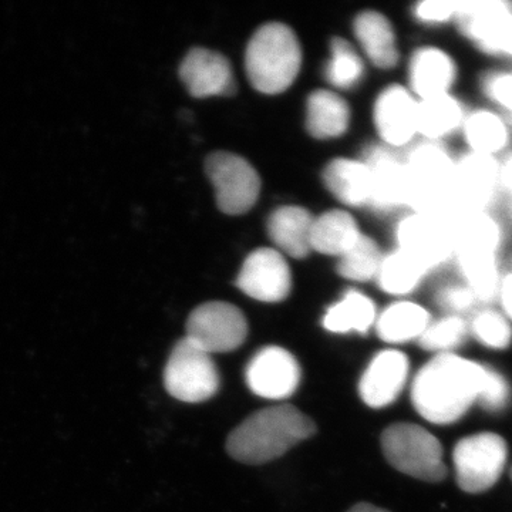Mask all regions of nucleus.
Returning <instances> with one entry per match:
<instances>
[{"mask_svg": "<svg viewBox=\"0 0 512 512\" xmlns=\"http://www.w3.org/2000/svg\"><path fill=\"white\" fill-rule=\"evenodd\" d=\"M410 87L417 100L454 93L460 67L456 57L439 46H423L410 60Z\"/></svg>", "mask_w": 512, "mask_h": 512, "instance_id": "16", "label": "nucleus"}, {"mask_svg": "<svg viewBox=\"0 0 512 512\" xmlns=\"http://www.w3.org/2000/svg\"><path fill=\"white\" fill-rule=\"evenodd\" d=\"M409 369V359L399 350L380 352L360 379L359 393L363 402L372 409L392 404L406 386Z\"/></svg>", "mask_w": 512, "mask_h": 512, "instance_id": "18", "label": "nucleus"}, {"mask_svg": "<svg viewBox=\"0 0 512 512\" xmlns=\"http://www.w3.org/2000/svg\"><path fill=\"white\" fill-rule=\"evenodd\" d=\"M511 400V389L507 379L494 367L484 366V379L477 402L487 412H503Z\"/></svg>", "mask_w": 512, "mask_h": 512, "instance_id": "35", "label": "nucleus"}, {"mask_svg": "<svg viewBox=\"0 0 512 512\" xmlns=\"http://www.w3.org/2000/svg\"><path fill=\"white\" fill-rule=\"evenodd\" d=\"M362 232L352 215L345 211H329L313 218L311 248L320 254L342 256L348 252Z\"/></svg>", "mask_w": 512, "mask_h": 512, "instance_id": "25", "label": "nucleus"}, {"mask_svg": "<svg viewBox=\"0 0 512 512\" xmlns=\"http://www.w3.org/2000/svg\"><path fill=\"white\" fill-rule=\"evenodd\" d=\"M453 200L454 215L503 210L505 198L500 160L467 151L457 154Z\"/></svg>", "mask_w": 512, "mask_h": 512, "instance_id": "7", "label": "nucleus"}, {"mask_svg": "<svg viewBox=\"0 0 512 512\" xmlns=\"http://www.w3.org/2000/svg\"><path fill=\"white\" fill-rule=\"evenodd\" d=\"M468 332V322L461 316L446 315L439 320H431L419 338L421 348L429 352L451 353L463 345Z\"/></svg>", "mask_w": 512, "mask_h": 512, "instance_id": "34", "label": "nucleus"}, {"mask_svg": "<svg viewBox=\"0 0 512 512\" xmlns=\"http://www.w3.org/2000/svg\"><path fill=\"white\" fill-rule=\"evenodd\" d=\"M490 64H512V19L498 43L493 63Z\"/></svg>", "mask_w": 512, "mask_h": 512, "instance_id": "39", "label": "nucleus"}, {"mask_svg": "<svg viewBox=\"0 0 512 512\" xmlns=\"http://www.w3.org/2000/svg\"><path fill=\"white\" fill-rule=\"evenodd\" d=\"M468 329L481 345L490 349L504 350L512 343V323L493 305L477 308Z\"/></svg>", "mask_w": 512, "mask_h": 512, "instance_id": "31", "label": "nucleus"}, {"mask_svg": "<svg viewBox=\"0 0 512 512\" xmlns=\"http://www.w3.org/2000/svg\"><path fill=\"white\" fill-rule=\"evenodd\" d=\"M205 171L215 188L217 204L222 212L241 215L251 210L261 192V180L255 168L237 154H211L205 161Z\"/></svg>", "mask_w": 512, "mask_h": 512, "instance_id": "9", "label": "nucleus"}, {"mask_svg": "<svg viewBox=\"0 0 512 512\" xmlns=\"http://www.w3.org/2000/svg\"><path fill=\"white\" fill-rule=\"evenodd\" d=\"M298 37L282 23H268L256 30L245 53L249 82L264 94L284 93L301 70Z\"/></svg>", "mask_w": 512, "mask_h": 512, "instance_id": "4", "label": "nucleus"}, {"mask_svg": "<svg viewBox=\"0 0 512 512\" xmlns=\"http://www.w3.org/2000/svg\"><path fill=\"white\" fill-rule=\"evenodd\" d=\"M357 40L370 62L380 69H392L399 60L396 39L389 20L377 12H363L355 20Z\"/></svg>", "mask_w": 512, "mask_h": 512, "instance_id": "24", "label": "nucleus"}, {"mask_svg": "<svg viewBox=\"0 0 512 512\" xmlns=\"http://www.w3.org/2000/svg\"><path fill=\"white\" fill-rule=\"evenodd\" d=\"M427 275L429 272L416 259L397 249L396 252L382 259L377 279L384 292L392 295H407L420 286Z\"/></svg>", "mask_w": 512, "mask_h": 512, "instance_id": "29", "label": "nucleus"}, {"mask_svg": "<svg viewBox=\"0 0 512 512\" xmlns=\"http://www.w3.org/2000/svg\"><path fill=\"white\" fill-rule=\"evenodd\" d=\"M436 302L446 315L461 316V318L481 306L473 291L461 281L441 286L436 295Z\"/></svg>", "mask_w": 512, "mask_h": 512, "instance_id": "36", "label": "nucleus"}, {"mask_svg": "<svg viewBox=\"0 0 512 512\" xmlns=\"http://www.w3.org/2000/svg\"><path fill=\"white\" fill-rule=\"evenodd\" d=\"M339 258V275L356 282L376 278L383 259L376 242L363 234L357 239L356 244Z\"/></svg>", "mask_w": 512, "mask_h": 512, "instance_id": "32", "label": "nucleus"}, {"mask_svg": "<svg viewBox=\"0 0 512 512\" xmlns=\"http://www.w3.org/2000/svg\"><path fill=\"white\" fill-rule=\"evenodd\" d=\"M481 103L508 117L512 126V64H490L477 77Z\"/></svg>", "mask_w": 512, "mask_h": 512, "instance_id": "30", "label": "nucleus"}, {"mask_svg": "<svg viewBox=\"0 0 512 512\" xmlns=\"http://www.w3.org/2000/svg\"><path fill=\"white\" fill-rule=\"evenodd\" d=\"M484 365L454 355H437L414 377V409L434 424L456 423L477 402Z\"/></svg>", "mask_w": 512, "mask_h": 512, "instance_id": "1", "label": "nucleus"}, {"mask_svg": "<svg viewBox=\"0 0 512 512\" xmlns=\"http://www.w3.org/2000/svg\"><path fill=\"white\" fill-rule=\"evenodd\" d=\"M464 151L501 160L512 150V126L501 111L481 103L470 107L460 131Z\"/></svg>", "mask_w": 512, "mask_h": 512, "instance_id": "15", "label": "nucleus"}, {"mask_svg": "<svg viewBox=\"0 0 512 512\" xmlns=\"http://www.w3.org/2000/svg\"><path fill=\"white\" fill-rule=\"evenodd\" d=\"M348 512H390L384 510V508L376 507V505L360 503L356 504L355 507L350 508Z\"/></svg>", "mask_w": 512, "mask_h": 512, "instance_id": "41", "label": "nucleus"}, {"mask_svg": "<svg viewBox=\"0 0 512 512\" xmlns=\"http://www.w3.org/2000/svg\"><path fill=\"white\" fill-rule=\"evenodd\" d=\"M501 212H503L505 221H507L508 227H510L512 232V200L504 202V207Z\"/></svg>", "mask_w": 512, "mask_h": 512, "instance_id": "42", "label": "nucleus"}, {"mask_svg": "<svg viewBox=\"0 0 512 512\" xmlns=\"http://www.w3.org/2000/svg\"><path fill=\"white\" fill-rule=\"evenodd\" d=\"M375 322V303L357 291L346 293L342 301L330 306L323 316V328L332 333L357 332L365 335Z\"/></svg>", "mask_w": 512, "mask_h": 512, "instance_id": "28", "label": "nucleus"}, {"mask_svg": "<svg viewBox=\"0 0 512 512\" xmlns=\"http://www.w3.org/2000/svg\"><path fill=\"white\" fill-rule=\"evenodd\" d=\"M313 217L305 208L282 207L269 217V237L276 247L292 258H305L312 251Z\"/></svg>", "mask_w": 512, "mask_h": 512, "instance_id": "22", "label": "nucleus"}, {"mask_svg": "<svg viewBox=\"0 0 512 512\" xmlns=\"http://www.w3.org/2000/svg\"><path fill=\"white\" fill-rule=\"evenodd\" d=\"M507 266H508V268H512V248H511V251L508 252Z\"/></svg>", "mask_w": 512, "mask_h": 512, "instance_id": "43", "label": "nucleus"}, {"mask_svg": "<svg viewBox=\"0 0 512 512\" xmlns=\"http://www.w3.org/2000/svg\"><path fill=\"white\" fill-rule=\"evenodd\" d=\"M456 154L447 144L420 141L403 158L406 207L416 214L450 221L454 215L453 185Z\"/></svg>", "mask_w": 512, "mask_h": 512, "instance_id": "3", "label": "nucleus"}, {"mask_svg": "<svg viewBox=\"0 0 512 512\" xmlns=\"http://www.w3.org/2000/svg\"><path fill=\"white\" fill-rule=\"evenodd\" d=\"M180 76L188 92L198 99L235 93L231 64L212 50L192 49L181 63Z\"/></svg>", "mask_w": 512, "mask_h": 512, "instance_id": "19", "label": "nucleus"}, {"mask_svg": "<svg viewBox=\"0 0 512 512\" xmlns=\"http://www.w3.org/2000/svg\"><path fill=\"white\" fill-rule=\"evenodd\" d=\"M247 335V319L237 306L227 302H208L191 312L185 338L211 355L238 349Z\"/></svg>", "mask_w": 512, "mask_h": 512, "instance_id": "10", "label": "nucleus"}, {"mask_svg": "<svg viewBox=\"0 0 512 512\" xmlns=\"http://www.w3.org/2000/svg\"><path fill=\"white\" fill-rule=\"evenodd\" d=\"M350 110L346 101L328 90H316L308 100L306 126L319 140L342 136L348 130Z\"/></svg>", "mask_w": 512, "mask_h": 512, "instance_id": "26", "label": "nucleus"}, {"mask_svg": "<svg viewBox=\"0 0 512 512\" xmlns=\"http://www.w3.org/2000/svg\"><path fill=\"white\" fill-rule=\"evenodd\" d=\"M511 477H512V471H511Z\"/></svg>", "mask_w": 512, "mask_h": 512, "instance_id": "44", "label": "nucleus"}, {"mask_svg": "<svg viewBox=\"0 0 512 512\" xmlns=\"http://www.w3.org/2000/svg\"><path fill=\"white\" fill-rule=\"evenodd\" d=\"M249 389L264 399H288L298 390L301 367L288 350L268 346L259 350L245 372Z\"/></svg>", "mask_w": 512, "mask_h": 512, "instance_id": "14", "label": "nucleus"}, {"mask_svg": "<svg viewBox=\"0 0 512 512\" xmlns=\"http://www.w3.org/2000/svg\"><path fill=\"white\" fill-rule=\"evenodd\" d=\"M507 457V443L495 433L473 434L458 441L453 461L461 490L471 494L490 490L503 474Z\"/></svg>", "mask_w": 512, "mask_h": 512, "instance_id": "8", "label": "nucleus"}, {"mask_svg": "<svg viewBox=\"0 0 512 512\" xmlns=\"http://www.w3.org/2000/svg\"><path fill=\"white\" fill-rule=\"evenodd\" d=\"M470 106L456 93L443 94L417 103V136L430 143L446 144L460 136Z\"/></svg>", "mask_w": 512, "mask_h": 512, "instance_id": "21", "label": "nucleus"}, {"mask_svg": "<svg viewBox=\"0 0 512 512\" xmlns=\"http://www.w3.org/2000/svg\"><path fill=\"white\" fill-rule=\"evenodd\" d=\"M365 74V66L355 47L348 40L336 37L332 42V57L326 67V79L336 89L348 90L355 87Z\"/></svg>", "mask_w": 512, "mask_h": 512, "instance_id": "33", "label": "nucleus"}, {"mask_svg": "<svg viewBox=\"0 0 512 512\" xmlns=\"http://www.w3.org/2000/svg\"><path fill=\"white\" fill-rule=\"evenodd\" d=\"M323 181L328 190L343 204L350 207L369 205L372 187L365 161L338 158L323 171Z\"/></svg>", "mask_w": 512, "mask_h": 512, "instance_id": "23", "label": "nucleus"}, {"mask_svg": "<svg viewBox=\"0 0 512 512\" xmlns=\"http://www.w3.org/2000/svg\"><path fill=\"white\" fill-rule=\"evenodd\" d=\"M430 322V313L423 306L414 302H397L377 318L376 330L384 342L404 343L419 339Z\"/></svg>", "mask_w": 512, "mask_h": 512, "instance_id": "27", "label": "nucleus"}, {"mask_svg": "<svg viewBox=\"0 0 512 512\" xmlns=\"http://www.w3.org/2000/svg\"><path fill=\"white\" fill-rule=\"evenodd\" d=\"M384 457L406 476L439 483L447 476L440 441L424 427L412 423H396L382 434Z\"/></svg>", "mask_w": 512, "mask_h": 512, "instance_id": "5", "label": "nucleus"}, {"mask_svg": "<svg viewBox=\"0 0 512 512\" xmlns=\"http://www.w3.org/2000/svg\"><path fill=\"white\" fill-rule=\"evenodd\" d=\"M370 173V207L393 211L406 207V174L403 158L386 147L367 148L363 157Z\"/></svg>", "mask_w": 512, "mask_h": 512, "instance_id": "17", "label": "nucleus"}, {"mask_svg": "<svg viewBox=\"0 0 512 512\" xmlns=\"http://www.w3.org/2000/svg\"><path fill=\"white\" fill-rule=\"evenodd\" d=\"M461 0H424L417 3L414 16L420 23L429 26H444L456 23Z\"/></svg>", "mask_w": 512, "mask_h": 512, "instance_id": "37", "label": "nucleus"}, {"mask_svg": "<svg viewBox=\"0 0 512 512\" xmlns=\"http://www.w3.org/2000/svg\"><path fill=\"white\" fill-rule=\"evenodd\" d=\"M511 19L512 0H461L454 25L477 53L493 63Z\"/></svg>", "mask_w": 512, "mask_h": 512, "instance_id": "12", "label": "nucleus"}, {"mask_svg": "<svg viewBox=\"0 0 512 512\" xmlns=\"http://www.w3.org/2000/svg\"><path fill=\"white\" fill-rule=\"evenodd\" d=\"M164 386L180 402H207L220 389V373L207 352L183 338L175 343L168 357Z\"/></svg>", "mask_w": 512, "mask_h": 512, "instance_id": "6", "label": "nucleus"}, {"mask_svg": "<svg viewBox=\"0 0 512 512\" xmlns=\"http://www.w3.org/2000/svg\"><path fill=\"white\" fill-rule=\"evenodd\" d=\"M501 168V185H503V192L505 201L512 200V150L500 160Z\"/></svg>", "mask_w": 512, "mask_h": 512, "instance_id": "40", "label": "nucleus"}, {"mask_svg": "<svg viewBox=\"0 0 512 512\" xmlns=\"http://www.w3.org/2000/svg\"><path fill=\"white\" fill-rule=\"evenodd\" d=\"M315 433L311 417L291 404H279L251 414L232 430L227 451L239 463L265 464L284 456Z\"/></svg>", "mask_w": 512, "mask_h": 512, "instance_id": "2", "label": "nucleus"}, {"mask_svg": "<svg viewBox=\"0 0 512 512\" xmlns=\"http://www.w3.org/2000/svg\"><path fill=\"white\" fill-rule=\"evenodd\" d=\"M494 303H498V311L512 323V268H508V266L501 278Z\"/></svg>", "mask_w": 512, "mask_h": 512, "instance_id": "38", "label": "nucleus"}, {"mask_svg": "<svg viewBox=\"0 0 512 512\" xmlns=\"http://www.w3.org/2000/svg\"><path fill=\"white\" fill-rule=\"evenodd\" d=\"M397 242L400 251L416 259L429 274L453 262V231L450 224L439 217L413 212L400 222Z\"/></svg>", "mask_w": 512, "mask_h": 512, "instance_id": "11", "label": "nucleus"}, {"mask_svg": "<svg viewBox=\"0 0 512 512\" xmlns=\"http://www.w3.org/2000/svg\"><path fill=\"white\" fill-rule=\"evenodd\" d=\"M417 103L412 92L402 86L384 90L376 101L375 123L384 143L404 147L417 136Z\"/></svg>", "mask_w": 512, "mask_h": 512, "instance_id": "20", "label": "nucleus"}, {"mask_svg": "<svg viewBox=\"0 0 512 512\" xmlns=\"http://www.w3.org/2000/svg\"><path fill=\"white\" fill-rule=\"evenodd\" d=\"M237 286L256 301H285L292 288L291 269L281 252L259 248L245 259L239 271Z\"/></svg>", "mask_w": 512, "mask_h": 512, "instance_id": "13", "label": "nucleus"}]
</instances>
